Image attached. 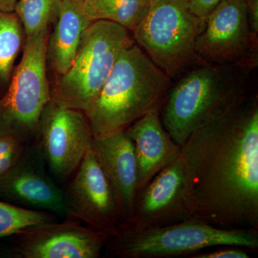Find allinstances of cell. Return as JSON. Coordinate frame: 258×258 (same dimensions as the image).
<instances>
[{
  "label": "cell",
  "mask_w": 258,
  "mask_h": 258,
  "mask_svg": "<svg viewBox=\"0 0 258 258\" xmlns=\"http://www.w3.org/2000/svg\"><path fill=\"white\" fill-rule=\"evenodd\" d=\"M64 192L66 216L106 234L110 238L123 229L114 196L91 149Z\"/></svg>",
  "instance_id": "obj_10"
},
{
  "label": "cell",
  "mask_w": 258,
  "mask_h": 258,
  "mask_svg": "<svg viewBox=\"0 0 258 258\" xmlns=\"http://www.w3.org/2000/svg\"><path fill=\"white\" fill-rule=\"evenodd\" d=\"M249 254L244 248L234 246H225V247L211 251L201 252L191 256V258H248Z\"/></svg>",
  "instance_id": "obj_21"
},
{
  "label": "cell",
  "mask_w": 258,
  "mask_h": 258,
  "mask_svg": "<svg viewBox=\"0 0 258 258\" xmlns=\"http://www.w3.org/2000/svg\"><path fill=\"white\" fill-rule=\"evenodd\" d=\"M149 0H86L81 4L84 14L93 22L108 20L133 32L147 16Z\"/></svg>",
  "instance_id": "obj_17"
},
{
  "label": "cell",
  "mask_w": 258,
  "mask_h": 258,
  "mask_svg": "<svg viewBox=\"0 0 258 258\" xmlns=\"http://www.w3.org/2000/svg\"><path fill=\"white\" fill-rule=\"evenodd\" d=\"M62 0H18L15 13L23 25L25 37H31L57 22Z\"/></svg>",
  "instance_id": "obj_19"
},
{
  "label": "cell",
  "mask_w": 258,
  "mask_h": 258,
  "mask_svg": "<svg viewBox=\"0 0 258 258\" xmlns=\"http://www.w3.org/2000/svg\"><path fill=\"white\" fill-rule=\"evenodd\" d=\"M245 3L252 40L257 45L258 0H245Z\"/></svg>",
  "instance_id": "obj_23"
},
{
  "label": "cell",
  "mask_w": 258,
  "mask_h": 258,
  "mask_svg": "<svg viewBox=\"0 0 258 258\" xmlns=\"http://www.w3.org/2000/svg\"><path fill=\"white\" fill-rule=\"evenodd\" d=\"M151 3V5L154 4V3H157V2L160 1V0H149Z\"/></svg>",
  "instance_id": "obj_28"
},
{
  "label": "cell",
  "mask_w": 258,
  "mask_h": 258,
  "mask_svg": "<svg viewBox=\"0 0 258 258\" xmlns=\"http://www.w3.org/2000/svg\"><path fill=\"white\" fill-rule=\"evenodd\" d=\"M15 235L10 252L17 258H97L110 239L70 219L30 226Z\"/></svg>",
  "instance_id": "obj_11"
},
{
  "label": "cell",
  "mask_w": 258,
  "mask_h": 258,
  "mask_svg": "<svg viewBox=\"0 0 258 258\" xmlns=\"http://www.w3.org/2000/svg\"><path fill=\"white\" fill-rule=\"evenodd\" d=\"M205 19L194 14L187 0H160L134 30V40L159 69L175 79L198 62L195 45Z\"/></svg>",
  "instance_id": "obj_6"
},
{
  "label": "cell",
  "mask_w": 258,
  "mask_h": 258,
  "mask_svg": "<svg viewBox=\"0 0 258 258\" xmlns=\"http://www.w3.org/2000/svg\"><path fill=\"white\" fill-rule=\"evenodd\" d=\"M25 32L15 12L0 10V83L8 84L13 74Z\"/></svg>",
  "instance_id": "obj_18"
},
{
  "label": "cell",
  "mask_w": 258,
  "mask_h": 258,
  "mask_svg": "<svg viewBox=\"0 0 258 258\" xmlns=\"http://www.w3.org/2000/svg\"><path fill=\"white\" fill-rule=\"evenodd\" d=\"M222 0H188L191 12L199 18L205 19Z\"/></svg>",
  "instance_id": "obj_22"
},
{
  "label": "cell",
  "mask_w": 258,
  "mask_h": 258,
  "mask_svg": "<svg viewBox=\"0 0 258 258\" xmlns=\"http://www.w3.org/2000/svg\"><path fill=\"white\" fill-rule=\"evenodd\" d=\"M11 153L7 155L0 157V176L3 175L18 160L22 152Z\"/></svg>",
  "instance_id": "obj_25"
},
{
  "label": "cell",
  "mask_w": 258,
  "mask_h": 258,
  "mask_svg": "<svg viewBox=\"0 0 258 258\" xmlns=\"http://www.w3.org/2000/svg\"><path fill=\"white\" fill-rule=\"evenodd\" d=\"M55 221L52 214L28 210L0 200V238L16 235L30 226Z\"/></svg>",
  "instance_id": "obj_20"
},
{
  "label": "cell",
  "mask_w": 258,
  "mask_h": 258,
  "mask_svg": "<svg viewBox=\"0 0 258 258\" xmlns=\"http://www.w3.org/2000/svg\"><path fill=\"white\" fill-rule=\"evenodd\" d=\"M244 64H201L178 81L166 96L161 123L178 145L219 106L244 89Z\"/></svg>",
  "instance_id": "obj_4"
},
{
  "label": "cell",
  "mask_w": 258,
  "mask_h": 258,
  "mask_svg": "<svg viewBox=\"0 0 258 258\" xmlns=\"http://www.w3.org/2000/svg\"><path fill=\"white\" fill-rule=\"evenodd\" d=\"M189 219L258 230V99L245 88L216 108L181 147Z\"/></svg>",
  "instance_id": "obj_1"
},
{
  "label": "cell",
  "mask_w": 258,
  "mask_h": 258,
  "mask_svg": "<svg viewBox=\"0 0 258 258\" xmlns=\"http://www.w3.org/2000/svg\"><path fill=\"white\" fill-rule=\"evenodd\" d=\"M134 42L120 52L98 96L84 112L94 137L125 130L149 112L159 110L169 88L170 78Z\"/></svg>",
  "instance_id": "obj_2"
},
{
  "label": "cell",
  "mask_w": 258,
  "mask_h": 258,
  "mask_svg": "<svg viewBox=\"0 0 258 258\" xmlns=\"http://www.w3.org/2000/svg\"><path fill=\"white\" fill-rule=\"evenodd\" d=\"M23 149V144L11 136L0 134V157L21 152Z\"/></svg>",
  "instance_id": "obj_24"
},
{
  "label": "cell",
  "mask_w": 258,
  "mask_h": 258,
  "mask_svg": "<svg viewBox=\"0 0 258 258\" xmlns=\"http://www.w3.org/2000/svg\"><path fill=\"white\" fill-rule=\"evenodd\" d=\"M42 159L38 147L23 149L18 160L0 176V200L66 216L64 192L47 175Z\"/></svg>",
  "instance_id": "obj_13"
},
{
  "label": "cell",
  "mask_w": 258,
  "mask_h": 258,
  "mask_svg": "<svg viewBox=\"0 0 258 258\" xmlns=\"http://www.w3.org/2000/svg\"><path fill=\"white\" fill-rule=\"evenodd\" d=\"M124 131L134 146L138 193L161 169L179 157L181 147L163 126L159 110L149 112Z\"/></svg>",
  "instance_id": "obj_15"
},
{
  "label": "cell",
  "mask_w": 258,
  "mask_h": 258,
  "mask_svg": "<svg viewBox=\"0 0 258 258\" xmlns=\"http://www.w3.org/2000/svg\"><path fill=\"white\" fill-rule=\"evenodd\" d=\"M93 23L81 4L62 0L60 15L47 42V62L59 78L74 64L83 32Z\"/></svg>",
  "instance_id": "obj_16"
},
{
  "label": "cell",
  "mask_w": 258,
  "mask_h": 258,
  "mask_svg": "<svg viewBox=\"0 0 258 258\" xmlns=\"http://www.w3.org/2000/svg\"><path fill=\"white\" fill-rule=\"evenodd\" d=\"M184 191V169L180 152L175 160L161 169L137 193L132 220L123 229L146 230L189 220Z\"/></svg>",
  "instance_id": "obj_12"
},
{
  "label": "cell",
  "mask_w": 258,
  "mask_h": 258,
  "mask_svg": "<svg viewBox=\"0 0 258 258\" xmlns=\"http://www.w3.org/2000/svg\"><path fill=\"white\" fill-rule=\"evenodd\" d=\"M69 1L73 2L75 3H79V4H83L86 0H69Z\"/></svg>",
  "instance_id": "obj_27"
},
{
  "label": "cell",
  "mask_w": 258,
  "mask_h": 258,
  "mask_svg": "<svg viewBox=\"0 0 258 258\" xmlns=\"http://www.w3.org/2000/svg\"><path fill=\"white\" fill-rule=\"evenodd\" d=\"M245 0H222L205 19L195 52L200 64H244L255 58Z\"/></svg>",
  "instance_id": "obj_9"
},
{
  "label": "cell",
  "mask_w": 258,
  "mask_h": 258,
  "mask_svg": "<svg viewBox=\"0 0 258 258\" xmlns=\"http://www.w3.org/2000/svg\"><path fill=\"white\" fill-rule=\"evenodd\" d=\"M134 40L129 30L108 20L93 22L84 32L74 64L56 84L51 99L85 112L94 101L120 52Z\"/></svg>",
  "instance_id": "obj_5"
},
{
  "label": "cell",
  "mask_w": 258,
  "mask_h": 258,
  "mask_svg": "<svg viewBox=\"0 0 258 258\" xmlns=\"http://www.w3.org/2000/svg\"><path fill=\"white\" fill-rule=\"evenodd\" d=\"M18 0H0V10L5 12H14Z\"/></svg>",
  "instance_id": "obj_26"
},
{
  "label": "cell",
  "mask_w": 258,
  "mask_h": 258,
  "mask_svg": "<svg viewBox=\"0 0 258 258\" xmlns=\"http://www.w3.org/2000/svg\"><path fill=\"white\" fill-rule=\"evenodd\" d=\"M91 150L114 196L123 229L132 220L137 194V166L133 144L124 130L119 131L94 137Z\"/></svg>",
  "instance_id": "obj_14"
},
{
  "label": "cell",
  "mask_w": 258,
  "mask_h": 258,
  "mask_svg": "<svg viewBox=\"0 0 258 258\" xmlns=\"http://www.w3.org/2000/svg\"><path fill=\"white\" fill-rule=\"evenodd\" d=\"M110 239L107 254L120 258L193 255L204 249L219 246L258 249L257 230L222 228L193 219L146 230L123 229Z\"/></svg>",
  "instance_id": "obj_3"
},
{
  "label": "cell",
  "mask_w": 258,
  "mask_h": 258,
  "mask_svg": "<svg viewBox=\"0 0 258 258\" xmlns=\"http://www.w3.org/2000/svg\"><path fill=\"white\" fill-rule=\"evenodd\" d=\"M37 134L38 149L58 177H69L92 147V128L84 112L50 99L44 107Z\"/></svg>",
  "instance_id": "obj_8"
},
{
  "label": "cell",
  "mask_w": 258,
  "mask_h": 258,
  "mask_svg": "<svg viewBox=\"0 0 258 258\" xmlns=\"http://www.w3.org/2000/svg\"><path fill=\"white\" fill-rule=\"evenodd\" d=\"M187 1H188V0H187Z\"/></svg>",
  "instance_id": "obj_29"
},
{
  "label": "cell",
  "mask_w": 258,
  "mask_h": 258,
  "mask_svg": "<svg viewBox=\"0 0 258 258\" xmlns=\"http://www.w3.org/2000/svg\"><path fill=\"white\" fill-rule=\"evenodd\" d=\"M50 28L25 40L23 57L0 99V134L23 144L37 134L44 107L51 99L47 77V42Z\"/></svg>",
  "instance_id": "obj_7"
}]
</instances>
